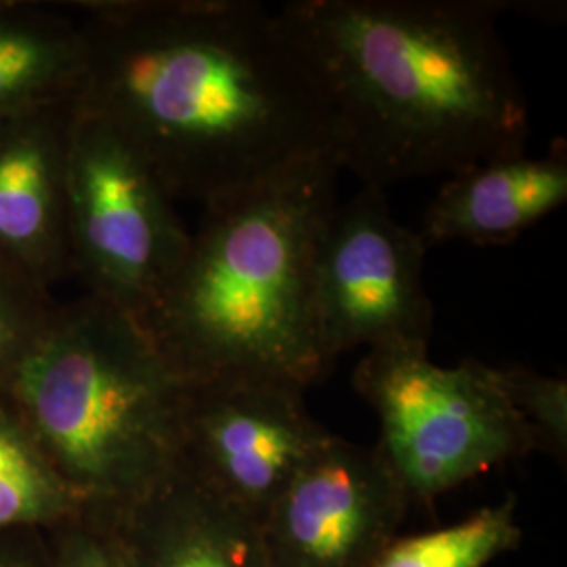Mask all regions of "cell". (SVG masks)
Here are the masks:
<instances>
[{
    "label": "cell",
    "mask_w": 567,
    "mask_h": 567,
    "mask_svg": "<svg viewBox=\"0 0 567 567\" xmlns=\"http://www.w3.org/2000/svg\"><path fill=\"white\" fill-rule=\"evenodd\" d=\"M76 103L110 122L173 200L221 203L339 154L343 135L276 9L244 0L84 2Z\"/></svg>",
    "instance_id": "1"
},
{
    "label": "cell",
    "mask_w": 567,
    "mask_h": 567,
    "mask_svg": "<svg viewBox=\"0 0 567 567\" xmlns=\"http://www.w3.org/2000/svg\"><path fill=\"white\" fill-rule=\"evenodd\" d=\"M498 0H292L284 30L320 82L362 185L526 152L529 110Z\"/></svg>",
    "instance_id": "2"
},
{
    "label": "cell",
    "mask_w": 567,
    "mask_h": 567,
    "mask_svg": "<svg viewBox=\"0 0 567 567\" xmlns=\"http://www.w3.org/2000/svg\"><path fill=\"white\" fill-rule=\"evenodd\" d=\"M339 154L204 206L182 264L142 326L183 383L271 379L309 389L330 370L313 267L337 204Z\"/></svg>",
    "instance_id": "3"
},
{
    "label": "cell",
    "mask_w": 567,
    "mask_h": 567,
    "mask_svg": "<svg viewBox=\"0 0 567 567\" xmlns=\"http://www.w3.org/2000/svg\"><path fill=\"white\" fill-rule=\"evenodd\" d=\"M185 383L135 318L55 305L0 385L84 511L140 501L179 468Z\"/></svg>",
    "instance_id": "4"
},
{
    "label": "cell",
    "mask_w": 567,
    "mask_h": 567,
    "mask_svg": "<svg viewBox=\"0 0 567 567\" xmlns=\"http://www.w3.org/2000/svg\"><path fill=\"white\" fill-rule=\"evenodd\" d=\"M353 386L379 416L374 446L412 507L532 454L494 365L480 360L444 368L429 343L379 344L355 368Z\"/></svg>",
    "instance_id": "5"
},
{
    "label": "cell",
    "mask_w": 567,
    "mask_h": 567,
    "mask_svg": "<svg viewBox=\"0 0 567 567\" xmlns=\"http://www.w3.org/2000/svg\"><path fill=\"white\" fill-rule=\"evenodd\" d=\"M70 271L140 324L189 244L175 200L142 152L76 103L65 161Z\"/></svg>",
    "instance_id": "6"
},
{
    "label": "cell",
    "mask_w": 567,
    "mask_h": 567,
    "mask_svg": "<svg viewBox=\"0 0 567 567\" xmlns=\"http://www.w3.org/2000/svg\"><path fill=\"white\" fill-rule=\"evenodd\" d=\"M426 246L400 224L385 189L362 185L326 219L313 267L316 334L326 364L355 347L429 343Z\"/></svg>",
    "instance_id": "7"
},
{
    "label": "cell",
    "mask_w": 567,
    "mask_h": 567,
    "mask_svg": "<svg viewBox=\"0 0 567 567\" xmlns=\"http://www.w3.org/2000/svg\"><path fill=\"white\" fill-rule=\"evenodd\" d=\"M330 435L309 414L305 389L292 383H185L179 468L261 526L284 487Z\"/></svg>",
    "instance_id": "8"
},
{
    "label": "cell",
    "mask_w": 567,
    "mask_h": 567,
    "mask_svg": "<svg viewBox=\"0 0 567 567\" xmlns=\"http://www.w3.org/2000/svg\"><path fill=\"white\" fill-rule=\"evenodd\" d=\"M412 503L377 446L330 435L261 524L271 567H370L402 536Z\"/></svg>",
    "instance_id": "9"
},
{
    "label": "cell",
    "mask_w": 567,
    "mask_h": 567,
    "mask_svg": "<svg viewBox=\"0 0 567 567\" xmlns=\"http://www.w3.org/2000/svg\"><path fill=\"white\" fill-rule=\"evenodd\" d=\"M76 100L0 116V264L51 288L70 271L65 161Z\"/></svg>",
    "instance_id": "10"
},
{
    "label": "cell",
    "mask_w": 567,
    "mask_h": 567,
    "mask_svg": "<svg viewBox=\"0 0 567 567\" xmlns=\"http://www.w3.org/2000/svg\"><path fill=\"white\" fill-rule=\"evenodd\" d=\"M89 513L121 567H271L261 526L182 468L140 501Z\"/></svg>",
    "instance_id": "11"
},
{
    "label": "cell",
    "mask_w": 567,
    "mask_h": 567,
    "mask_svg": "<svg viewBox=\"0 0 567 567\" xmlns=\"http://www.w3.org/2000/svg\"><path fill=\"white\" fill-rule=\"evenodd\" d=\"M567 200V145H550L545 156L515 154L468 166L450 175L426 204L416 229L426 248L463 243L503 246Z\"/></svg>",
    "instance_id": "12"
},
{
    "label": "cell",
    "mask_w": 567,
    "mask_h": 567,
    "mask_svg": "<svg viewBox=\"0 0 567 567\" xmlns=\"http://www.w3.org/2000/svg\"><path fill=\"white\" fill-rule=\"evenodd\" d=\"M84 63L81 21L30 2H0V116L76 100Z\"/></svg>",
    "instance_id": "13"
},
{
    "label": "cell",
    "mask_w": 567,
    "mask_h": 567,
    "mask_svg": "<svg viewBox=\"0 0 567 567\" xmlns=\"http://www.w3.org/2000/svg\"><path fill=\"white\" fill-rule=\"evenodd\" d=\"M82 511L16 410L0 398V534L51 532Z\"/></svg>",
    "instance_id": "14"
},
{
    "label": "cell",
    "mask_w": 567,
    "mask_h": 567,
    "mask_svg": "<svg viewBox=\"0 0 567 567\" xmlns=\"http://www.w3.org/2000/svg\"><path fill=\"white\" fill-rule=\"evenodd\" d=\"M522 538L517 498L508 494L452 526L398 536L370 567H487L519 547Z\"/></svg>",
    "instance_id": "15"
},
{
    "label": "cell",
    "mask_w": 567,
    "mask_h": 567,
    "mask_svg": "<svg viewBox=\"0 0 567 567\" xmlns=\"http://www.w3.org/2000/svg\"><path fill=\"white\" fill-rule=\"evenodd\" d=\"M494 370L508 405L526 429L532 452H543L566 465V377H553L526 365H494Z\"/></svg>",
    "instance_id": "16"
},
{
    "label": "cell",
    "mask_w": 567,
    "mask_h": 567,
    "mask_svg": "<svg viewBox=\"0 0 567 567\" xmlns=\"http://www.w3.org/2000/svg\"><path fill=\"white\" fill-rule=\"evenodd\" d=\"M51 292L0 264V385L55 309Z\"/></svg>",
    "instance_id": "17"
},
{
    "label": "cell",
    "mask_w": 567,
    "mask_h": 567,
    "mask_svg": "<svg viewBox=\"0 0 567 567\" xmlns=\"http://www.w3.org/2000/svg\"><path fill=\"white\" fill-rule=\"evenodd\" d=\"M51 567H121L102 524L89 511L47 532Z\"/></svg>",
    "instance_id": "18"
},
{
    "label": "cell",
    "mask_w": 567,
    "mask_h": 567,
    "mask_svg": "<svg viewBox=\"0 0 567 567\" xmlns=\"http://www.w3.org/2000/svg\"><path fill=\"white\" fill-rule=\"evenodd\" d=\"M0 567H51L47 532L20 529L0 534Z\"/></svg>",
    "instance_id": "19"
}]
</instances>
